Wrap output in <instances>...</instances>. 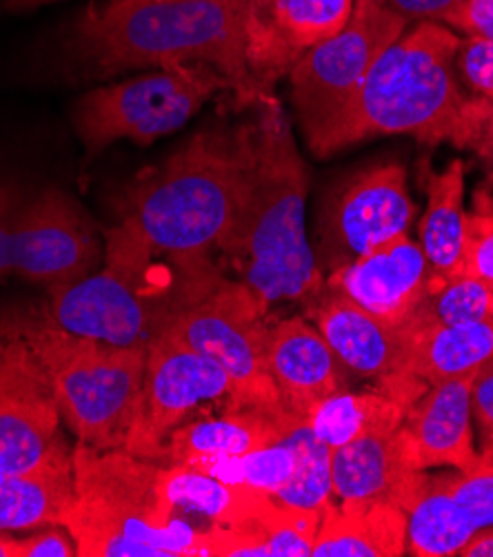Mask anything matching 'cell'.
<instances>
[{"label": "cell", "instance_id": "6da1fadb", "mask_svg": "<svg viewBox=\"0 0 493 557\" xmlns=\"http://www.w3.org/2000/svg\"><path fill=\"white\" fill-rule=\"evenodd\" d=\"M245 191L238 215L221 243L241 283L267 307L305 300L322 287L305 230L307 174L287 119L264 104L245 132Z\"/></svg>", "mask_w": 493, "mask_h": 557}, {"label": "cell", "instance_id": "7a4b0ae2", "mask_svg": "<svg viewBox=\"0 0 493 557\" xmlns=\"http://www.w3.org/2000/svg\"><path fill=\"white\" fill-rule=\"evenodd\" d=\"M76 49L98 72L209 65L241 100L262 94L247 45V0H109L76 27Z\"/></svg>", "mask_w": 493, "mask_h": 557}, {"label": "cell", "instance_id": "3957f363", "mask_svg": "<svg viewBox=\"0 0 493 557\" xmlns=\"http://www.w3.org/2000/svg\"><path fill=\"white\" fill-rule=\"evenodd\" d=\"M460 40L437 23H420L405 32L378 55L320 156L396 134L427 145H456L469 102L460 94L456 70Z\"/></svg>", "mask_w": 493, "mask_h": 557}, {"label": "cell", "instance_id": "277c9868", "mask_svg": "<svg viewBox=\"0 0 493 557\" xmlns=\"http://www.w3.org/2000/svg\"><path fill=\"white\" fill-rule=\"evenodd\" d=\"M72 467L74 495L61 524L81 557H202L205 531L176 518L156 460L78 444Z\"/></svg>", "mask_w": 493, "mask_h": 557}, {"label": "cell", "instance_id": "5b68a950", "mask_svg": "<svg viewBox=\"0 0 493 557\" xmlns=\"http://www.w3.org/2000/svg\"><path fill=\"white\" fill-rule=\"evenodd\" d=\"M245 191L243 136L198 134L160 170L138 178L121 220L153 253L174 260L207 258L221 247Z\"/></svg>", "mask_w": 493, "mask_h": 557}, {"label": "cell", "instance_id": "8992f818", "mask_svg": "<svg viewBox=\"0 0 493 557\" xmlns=\"http://www.w3.org/2000/svg\"><path fill=\"white\" fill-rule=\"evenodd\" d=\"M32 315L61 416L78 444L100 451L125 449L140 409L147 345L116 347L78 338L51 324L45 311Z\"/></svg>", "mask_w": 493, "mask_h": 557}, {"label": "cell", "instance_id": "52a82bcc", "mask_svg": "<svg viewBox=\"0 0 493 557\" xmlns=\"http://www.w3.org/2000/svg\"><path fill=\"white\" fill-rule=\"evenodd\" d=\"M151 269L153 251L121 220L107 232L104 269L49 292L42 311L51 324L78 338L116 347L149 345L162 324L147 289Z\"/></svg>", "mask_w": 493, "mask_h": 557}, {"label": "cell", "instance_id": "ba28073f", "mask_svg": "<svg viewBox=\"0 0 493 557\" xmlns=\"http://www.w3.org/2000/svg\"><path fill=\"white\" fill-rule=\"evenodd\" d=\"M264 305L243 285L221 277L178 307L158 331L221 367L232 382V409L289 413L267 367Z\"/></svg>", "mask_w": 493, "mask_h": 557}, {"label": "cell", "instance_id": "9c48e42d", "mask_svg": "<svg viewBox=\"0 0 493 557\" xmlns=\"http://www.w3.org/2000/svg\"><path fill=\"white\" fill-rule=\"evenodd\" d=\"M225 78L209 65H170L94 89L76 104V132L89 153L116 140L151 145L187 125Z\"/></svg>", "mask_w": 493, "mask_h": 557}, {"label": "cell", "instance_id": "30bf717a", "mask_svg": "<svg viewBox=\"0 0 493 557\" xmlns=\"http://www.w3.org/2000/svg\"><path fill=\"white\" fill-rule=\"evenodd\" d=\"M61 420L32 311L0 313V475L70 456Z\"/></svg>", "mask_w": 493, "mask_h": 557}, {"label": "cell", "instance_id": "8fae6325", "mask_svg": "<svg viewBox=\"0 0 493 557\" xmlns=\"http://www.w3.org/2000/svg\"><path fill=\"white\" fill-rule=\"evenodd\" d=\"M407 25L373 0H356L349 23L307 49L289 70L300 127L316 153H322L378 55L407 32Z\"/></svg>", "mask_w": 493, "mask_h": 557}, {"label": "cell", "instance_id": "7c38bea8", "mask_svg": "<svg viewBox=\"0 0 493 557\" xmlns=\"http://www.w3.org/2000/svg\"><path fill=\"white\" fill-rule=\"evenodd\" d=\"M223 398L232 405L227 373L209 358L158 331L147 345L140 409L127 435L125 451L158 462L164 442L194 409Z\"/></svg>", "mask_w": 493, "mask_h": 557}, {"label": "cell", "instance_id": "4fadbf2b", "mask_svg": "<svg viewBox=\"0 0 493 557\" xmlns=\"http://www.w3.org/2000/svg\"><path fill=\"white\" fill-rule=\"evenodd\" d=\"M14 273L49 292L89 275L100 260L91 218L57 187L21 202L14 227Z\"/></svg>", "mask_w": 493, "mask_h": 557}, {"label": "cell", "instance_id": "5bb4252c", "mask_svg": "<svg viewBox=\"0 0 493 557\" xmlns=\"http://www.w3.org/2000/svg\"><path fill=\"white\" fill-rule=\"evenodd\" d=\"M414 202L400 164H378L354 176L322 218V251L341 269L373 247L407 234Z\"/></svg>", "mask_w": 493, "mask_h": 557}, {"label": "cell", "instance_id": "9a60e30c", "mask_svg": "<svg viewBox=\"0 0 493 557\" xmlns=\"http://www.w3.org/2000/svg\"><path fill=\"white\" fill-rule=\"evenodd\" d=\"M405 513L411 555H458L473 533L493 527V458L480 456L469 471L427 475Z\"/></svg>", "mask_w": 493, "mask_h": 557}, {"label": "cell", "instance_id": "2e32d148", "mask_svg": "<svg viewBox=\"0 0 493 557\" xmlns=\"http://www.w3.org/2000/svg\"><path fill=\"white\" fill-rule=\"evenodd\" d=\"M316 324L352 373L375 380L382 392L407 409L424 394V384L407 369L405 324L380 320L334 289L318 307Z\"/></svg>", "mask_w": 493, "mask_h": 557}, {"label": "cell", "instance_id": "e0dca14e", "mask_svg": "<svg viewBox=\"0 0 493 557\" xmlns=\"http://www.w3.org/2000/svg\"><path fill=\"white\" fill-rule=\"evenodd\" d=\"M354 5L356 0H247L249 63L260 87L289 74L307 49L336 36Z\"/></svg>", "mask_w": 493, "mask_h": 557}, {"label": "cell", "instance_id": "ac0fdd59", "mask_svg": "<svg viewBox=\"0 0 493 557\" xmlns=\"http://www.w3.org/2000/svg\"><path fill=\"white\" fill-rule=\"evenodd\" d=\"M431 275L422 247L400 234L336 269L332 289L380 320L405 324L422 305Z\"/></svg>", "mask_w": 493, "mask_h": 557}, {"label": "cell", "instance_id": "d6986e66", "mask_svg": "<svg viewBox=\"0 0 493 557\" xmlns=\"http://www.w3.org/2000/svg\"><path fill=\"white\" fill-rule=\"evenodd\" d=\"M267 367L283 407L300 420H307L326 398L347 392L349 369L318 326L303 318H289L269 329Z\"/></svg>", "mask_w": 493, "mask_h": 557}, {"label": "cell", "instance_id": "ffe728a7", "mask_svg": "<svg viewBox=\"0 0 493 557\" xmlns=\"http://www.w3.org/2000/svg\"><path fill=\"white\" fill-rule=\"evenodd\" d=\"M427 473L416 467L405 426L373 433L332 449V484L341 503H394L403 511L420 493Z\"/></svg>", "mask_w": 493, "mask_h": 557}, {"label": "cell", "instance_id": "44dd1931", "mask_svg": "<svg viewBox=\"0 0 493 557\" xmlns=\"http://www.w3.org/2000/svg\"><path fill=\"white\" fill-rule=\"evenodd\" d=\"M476 373L431 384L407 409L405 431L420 471L454 467L469 471L480 462L471 429V382Z\"/></svg>", "mask_w": 493, "mask_h": 557}, {"label": "cell", "instance_id": "7402d4cb", "mask_svg": "<svg viewBox=\"0 0 493 557\" xmlns=\"http://www.w3.org/2000/svg\"><path fill=\"white\" fill-rule=\"evenodd\" d=\"M405 331L409 375L429 386L476 373L493 358V320L443 324L418 307L405 322Z\"/></svg>", "mask_w": 493, "mask_h": 557}, {"label": "cell", "instance_id": "603a6c76", "mask_svg": "<svg viewBox=\"0 0 493 557\" xmlns=\"http://www.w3.org/2000/svg\"><path fill=\"white\" fill-rule=\"evenodd\" d=\"M162 493L176 509H187L207 516L221 527H267L276 518L281 499L264 491L232 484L202 473L189 465L162 467Z\"/></svg>", "mask_w": 493, "mask_h": 557}, {"label": "cell", "instance_id": "cb8c5ba5", "mask_svg": "<svg viewBox=\"0 0 493 557\" xmlns=\"http://www.w3.org/2000/svg\"><path fill=\"white\" fill-rule=\"evenodd\" d=\"M407 550V513L394 503L329 505L311 557H400Z\"/></svg>", "mask_w": 493, "mask_h": 557}, {"label": "cell", "instance_id": "d4e9b609", "mask_svg": "<svg viewBox=\"0 0 493 557\" xmlns=\"http://www.w3.org/2000/svg\"><path fill=\"white\" fill-rule=\"evenodd\" d=\"M303 422L292 413H267L258 409L234 411L223 418H205L181 424L164 442L160 458L183 465L194 458L238 456L281 442Z\"/></svg>", "mask_w": 493, "mask_h": 557}, {"label": "cell", "instance_id": "484cf974", "mask_svg": "<svg viewBox=\"0 0 493 557\" xmlns=\"http://www.w3.org/2000/svg\"><path fill=\"white\" fill-rule=\"evenodd\" d=\"M465 198V166L454 160L445 172H427V209L420 222V247L435 277L465 273V238L467 213Z\"/></svg>", "mask_w": 493, "mask_h": 557}, {"label": "cell", "instance_id": "4316f807", "mask_svg": "<svg viewBox=\"0 0 493 557\" xmlns=\"http://www.w3.org/2000/svg\"><path fill=\"white\" fill-rule=\"evenodd\" d=\"M72 495V454L23 473L0 475V531L14 533L61 524Z\"/></svg>", "mask_w": 493, "mask_h": 557}, {"label": "cell", "instance_id": "83f0119b", "mask_svg": "<svg viewBox=\"0 0 493 557\" xmlns=\"http://www.w3.org/2000/svg\"><path fill=\"white\" fill-rule=\"evenodd\" d=\"M407 407L387 394H336L307 418L313 435L329 449L373 433H392L405 424Z\"/></svg>", "mask_w": 493, "mask_h": 557}, {"label": "cell", "instance_id": "f1b7e54d", "mask_svg": "<svg viewBox=\"0 0 493 557\" xmlns=\"http://www.w3.org/2000/svg\"><path fill=\"white\" fill-rule=\"evenodd\" d=\"M296 460H298L296 444L287 433L281 442L271 444V447H262V449L238 454V456L194 458L183 465H189L218 480L251 486L269 495H276L292 480Z\"/></svg>", "mask_w": 493, "mask_h": 557}, {"label": "cell", "instance_id": "f546056e", "mask_svg": "<svg viewBox=\"0 0 493 557\" xmlns=\"http://www.w3.org/2000/svg\"><path fill=\"white\" fill-rule=\"evenodd\" d=\"M289 437L298 451L296 469L292 480L273 497L296 509L324 513L334 499L332 449L313 435L307 420L298 422Z\"/></svg>", "mask_w": 493, "mask_h": 557}, {"label": "cell", "instance_id": "4dcf8cb0", "mask_svg": "<svg viewBox=\"0 0 493 557\" xmlns=\"http://www.w3.org/2000/svg\"><path fill=\"white\" fill-rule=\"evenodd\" d=\"M420 309L443 324L489 322L493 320V287L467 273L449 281L431 275Z\"/></svg>", "mask_w": 493, "mask_h": 557}, {"label": "cell", "instance_id": "1f68e13d", "mask_svg": "<svg viewBox=\"0 0 493 557\" xmlns=\"http://www.w3.org/2000/svg\"><path fill=\"white\" fill-rule=\"evenodd\" d=\"M465 273L493 287V194L486 187L476 189L467 213Z\"/></svg>", "mask_w": 493, "mask_h": 557}, {"label": "cell", "instance_id": "d6a6232c", "mask_svg": "<svg viewBox=\"0 0 493 557\" xmlns=\"http://www.w3.org/2000/svg\"><path fill=\"white\" fill-rule=\"evenodd\" d=\"M456 70L471 91L493 102V38L467 36L460 40Z\"/></svg>", "mask_w": 493, "mask_h": 557}, {"label": "cell", "instance_id": "836d02e7", "mask_svg": "<svg viewBox=\"0 0 493 557\" xmlns=\"http://www.w3.org/2000/svg\"><path fill=\"white\" fill-rule=\"evenodd\" d=\"M456 147L473 149L478 153L493 185V102L480 96L467 102L465 123Z\"/></svg>", "mask_w": 493, "mask_h": 557}, {"label": "cell", "instance_id": "e575fe53", "mask_svg": "<svg viewBox=\"0 0 493 557\" xmlns=\"http://www.w3.org/2000/svg\"><path fill=\"white\" fill-rule=\"evenodd\" d=\"M373 3L405 18L407 23L420 21L456 27L467 0H373Z\"/></svg>", "mask_w": 493, "mask_h": 557}, {"label": "cell", "instance_id": "d590c367", "mask_svg": "<svg viewBox=\"0 0 493 557\" xmlns=\"http://www.w3.org/2000/svg\"><path fill=\"white\" fill-rule=\"evenodd\" d=\"M471 416L480 429V456L493 458V358L473 375Z\"/></svg>", "mask_w": 493, "mask_h": 557}, {"label": "cell", "instance_id": "8d00e7d4", "mask_svg": "<svg viewBox=\"0 0 493 557\" xmlns=\"http://www.w3.org/2000/svg\"><path fill=\"white\" fill-rule=\"evenodd\" d=\"M19 198L14 191L0 181V281H5L10 273H14V227H16V213H19Z\"/></svg>", "mask_w": 493, "mask_h": 557}, {"label": "cell", "instance_id": "74e56055", "mask_svg": "<svg viewBox=\"0 0 493 557\" xmlns=\"http://www.w3.org/2000/svg\"><path fill=\"white\" fill-rule=\"evenodd\" d=\"M76 542L70 531L61 524H51L47 531H40L23 540V557H74Z\"/></svg>", "mask_w": 493, "mask_h": 557}, {"label": "cell", "instance_id": "f35d334b", "mask_svg": "<svg viewBox=\"0 0 493 557\" xmlns=\"http://www.w3.org/2000/svg\"><path fill=\"white\" fill-rule=\"evenodd\" d=\"M456 29L467 36L493 38V0H467Z\"/></svg>", "mask_w": 493, "mask_h": 557}, {"label": "cell", "instance_id": "ab89813d", "mask_svg": "<svg viewBox=\"0 0 493 557\" xmlns=\"http://www.w3.org/2000/svg\"><path fill=\"white\" fill-rule=\"evenodd\" d=\"M460 557H493V527L480 529L471 540L458 550Z\"/></svg>", "mask_w": 493, "mask_h": 557}, {"label": "cell", "instance_id": "60d3db41", "mask_svg": "<svg viewBox=\"0 0 493 557\" xmlns=\"http://www.w3.org/2000/svg\"><path fill=\"white\" fill-rule=\"evenodd\" d=\"M0 557H23V540L14 537L12 531H0Z\"/></svg>", "mask_w": 493, "mask_h": 557}, {"label": "cell", "instance_id": "b9f144b4", "mask_svg": "<svg viewBox=\"0 0 493 557\" xmlns=\"http://www.w3.org/2000/svg\"><path fill=\"white\" fill-rule=\"evenodd\" d=\"M49 3H59V0H3V5L12 12H27V10H36Z\"/></svg>", "mask_w": 493, "mask_h": 557}]
</instances>
